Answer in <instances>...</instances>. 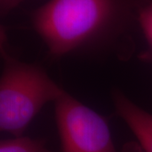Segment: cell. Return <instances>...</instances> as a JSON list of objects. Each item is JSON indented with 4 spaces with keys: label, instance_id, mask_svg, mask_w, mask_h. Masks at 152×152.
Returning a JSON list of instances; mask_svg holds the SVG:
<instances>
[{
    "label": "cell",
    "instance_id": "6",
    "mask_svg": "<svg viewBox=\"0 0 152 152\" xmlns=\"http://www.w3.org/2000/svg\"><path fill=\"white\" fill-rule=\"evenodd\" d=\"M140 27L146 41L148 48L140 54V58L152 64V0L142 7L138 17Z\"/></svg>",
    "mask_w": 152,
    "mask_h": 152
},
{
    "label": "cell",
    "instance_id": "7",
    "mask_svg": "<svg viewBox=\"0 0 152 152\" xmlns=\"http://www.w3.org/2000/svg\"><path fill=\"white\" fill-rule=\"evenodd\" d=\"M26 0H0V13L2 16L7 15L11 10L15 9Z\"/></svg>",
    "mask_w": 152,
    "mask_h": 152
},
{
    "label": "cell",
    "instance_id": "1",
    "mask_svg": "<svg viewBox=\"0 0 152 152\" xmlns=\"http://www.w3.org/2000/svg\"><path fill=\"white\" fill-rule=\"evenodd\" d=\"M149 1L48 0L34 10L31 24L50 57L127 61L135 50L132 29Z\"/></svg>",
    "mask_w": 152,
    "mask_h": 152
},
{
    "label": "cell",
    "instance_id": "2",
    "mask_svg": "<svg viewBox=\"0 0 152 152\" xmlns=\"http://www.w3.org/2000/svg\"><path fill=\"white\" fill-rule=\"evenodd\" d=\"M5 42V34L2 32L0 129L19 137L46 104L55 102L65 91L42 67L10 53Z\"/></svg>",
    "mask_w": 152,
    "mask_h": 152
},
{
    "label": "cell",
    "instance_id": "3",
    "mask_svg": "<svg viewBox=\"0 0 152 152\" xmlns=\"http://www.w3.org/2000/svg\"><path fill=\"white\" fill-rule=\"evenodd\" d=\"M54 105L61 152H145L135 142L118 150L107 120L68 92Z\"/></svg>",
    "mask_w": 152,
    "mask_h": 152
},
{
    "label": "cell",
    "instance_id": "4",
    "mask_svg": "<svg viewBox=\"0 0 152 152\" xmlns=\"http://www.w3.org/2000/svg\"><path fill=\"white\" fill-rule=\"evenodd\" d=\"M117 113L135 135L145 152H152V114L141 108L118 89L112 91Z\"/></svg>",
    "mask_w": 152,
    "mask_h": 152
},
{
    "label": "cell",
    "instance_id": "5",
    "mask_svg": "<svg viewBox=\"0 0 152 152\" xmlns=\"http://www.w3.org/2000/svg\"><path fill=\"white\" fill-rule=\"evenodd\" d=\"M0 152H54L46 145L43 140L26 136L13 137L0 142Z\"/></svg>",
    "mask_w": 152,
    "mask_h": 152
}]
</instances>
